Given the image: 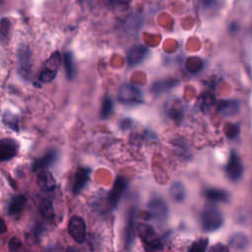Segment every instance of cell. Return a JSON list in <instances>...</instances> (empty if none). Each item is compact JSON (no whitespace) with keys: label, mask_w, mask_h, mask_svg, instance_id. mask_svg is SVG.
I'll use <instances>...</instances> for the list:
<instances>
[{"label":"cell","mask_w":252,"mask_h":252,"mask_svg":"<svg viewBox=\"0 0 252 252\" xmlns=\"http://www.w3.org/2000/svg\"><path fill=\"white\" fill-rule=\"evenodd\" d=\"M222 222H223L222 215L218 208L214 206H208L202 211L201 224L204 230L206 231L217 230L222 225Z\"/></svg>","instance_id":"6da1fadb"},{"label":"cell","mask_w":252,"mask_h":252,"mask_svg":"<svg viewBox=\"0 0 252 252\" xmlns=\"http://www.w3.org/2000/svg\"><path fill=\"white\" fill-rule=\"evenodd\" d=\"M137 227L141 239L144 241V243H146L147 246L151 247L152 249L160 248V240L158 237L155 230L152 228V226L146 223H139Z\"/></svg>","instance_id":"52a82bcc"},{"label":"cell","mask_w":252,"mask_h":252,"mask_svg":"<svg viewBox=\"0 0 252 252\" xmlns=\"http://www.w3.org/2000/svg\"><path fill=\"white\" fill-rule=\"evenodd\" d=\"M3 122L8 126L10 127L11 129L15 130V131H18L19 127H18V118L15 114H13L12 112L10 111H6L3 115Z\"/></svg>","instance_id":"7402d4cb"},{"label":"cell","mask_w":252,"mask_h":252,"mask_svg":"<svg viewBox=\"0 0 252 252\" xmlns=\"http://www.w3.org/2000/svg\"><path fill=\"white\" fill-rule=\"evenodd\" d=\"M127 180L123 177V176H118L116 178V180L114 181L113 187L109 193V202L112 206H116L117 203L119 202L122 194L124 193V191L127 188Z\"/></svg>","instance_id":"30bf717a"},{"label":"cell","mask_w":252,"mask_h":252,"mask_svg":"<svg viewBox=\"0 0 252 252\" xmlns=\"http://www.w3.org/2000/svg\"><path fill=\"white\" fill-rule=\"evenodd\" d=\"M39 212L40 215L47 220H53L54 219V210H53V206L50 200L48 199H43L41 200V202L39 203Z\"/></svg>","instance_id":"ffe728a7"},{"label":"cell","mask_w":252,"mask_h":252,"mask_svg":"<svg viewBox=\"0 0 252 252\" xmlns=\"http://www.w3.org/2000/svg\"><path fill=\"white\" fill-rule=\"evenodd\" d=\"M206 197L214 202H227L230 198V195L227 191L217 188H210L205 192Z\"/></svg>","instance_id":"e0dca14e"},{"label":"cell","mask_w":252,"mask_h":252,"mask_svg":"<svg viewBox=\"0 0 252 252\" xmlns=\"http://www.w3.org/2000/svg\"><path fill=\"white\" fill-rule=\"evenodd\" d=\"M207 245H208V239L207 238H201L199 240H197L196 242H194L190 248V250L193 251H204L207 249Z\"/></svg>","instance_id":"d4e9b609"},{"label":"cell","mask_w":252,"mask_h":252,"mask_svg":"<svg viewBox=\"0 0 252 252\" xmlns=\"http://www.w3.org/2000/svg\"><path fill=\"white\" fill-rule=\"evenodd\" d=\"M68 232L70 236L78 243H82L86 239V223L85 220L79 217L74 216L70 219L68 224Z\"/></svg>","instance_id":"5b68a950"},{"label":"cell","mask_w":252,"mask_h":252,"mask_svg":"<svg viewBox=\"0 0 252 252\" xmlns=\"http://www.w3.org/2000/svg\"><path fill=\"white\" fill-rule=\"evenodd\" d=\"M133 212L131 213V218L129 219V222H128V226L126 229V243L129 244L132 242L133 239Z\"/></svg>","instance_id":"484cf974"},{"label":"cell","mask_w":252,"mask_h":252,"mask_svg":"<svg viewBox=\"0 0 252 252\" xmlns=\"http://www.w3.org/2000/svg\"><path fill=\"white\" fill-rule=\"evenodd\" d=\"M239 133V126L237 124H229L226 127V135L229 138H234Z\"/></svg>","instance_id":"4316f807"},{"label":"cell","mask_w":252,"mask_h":252,"mask_svg":"<svg viewBox=\"0 0 252 252\" xmlns=\"http://www.w3.org/2000/svg\"><path fill=\"white\" fill-rule=\"evenodd\" d=\"M56 158H57V153L55 151H49L47 152L43 157L35 159L32 166V170L33 171H40V170H43L45 169L46 167L50 166L55 160H56Z\"/></svg>","instance_id":"2e32d148"},{"label":"cell","mask_w":252,"mask_h":252,"mask_svg":"<svg viewBox=\"0 0 252 252\" xmlns=\"http://www.w3.org/2000/svg\"><path fill=\"white\" fill-rule=\"evenodd\" d=\"M64 60V67L66 70V74L69 80H73L76 75V64L71 52H66L63 57Z\"/></svg>","instance_id":"ac0fdd59"},{"label":"cell","mask_w":252,"mask_h":252,"mask_svg":"<svg viewBox=\"0 0 252 252\" xmlns=\"http://www.w3.org/2000/svg\"><path fill=\"white\" fill-rule=\"evenodd\" d=\"M118 98L124 104L136 105L143 101V94L137 87L130 84H124L119 89Z\"/></svg>","instance_id":"7a4b0ae2"},{"label":"cell","mask_w":252,"mask_h":252,"mask_svg":"<svg viewBox=\"0 0 252 252\" xmlns=\"http://www.w3.org/2000/svg\"><path fill=\"white\" fill-rule=\"evenodd\" d=\"M149 214L157 221H164L168 217V208L163 199L154 197L148 204Z\"/></svg>","instance_id":"277c9868"},{"label":"cell","mask_w":252,"mask_h":252,"mask_svg":"<svg viewBox=\"0 0 252 252\" xmlns=\"http://www.w3.org/2000/svg\"><path fill=\"white\" fill-rule=\"evenodd\" d=\"M221 115L231 117L236 115L240 111V102L237 99H225L221 100L218 106Z\"/></svg>","instance_id":"4fadbf2b"},{"label":"cell","mask_w":252,"mask_h":252,"mask_svg":"<svg viewBox=\"0 0 252 252\" xmlns=\"http://www.w3.org/2000/svg\"><path fill=\"white\" fill-rule=\"evenodd\" d=\"M169 194L174 201L182 202L186 196V191H185L184 185L181 182L173 183L169 188Z\"/></svg>","instance_id":"d6986e66"},{"label":"cell","mask_w":252,"mask_h":252,"mask_svg":"<svg viewBox=\"0 0 252 252\" xmlns=\"http://www.w3.org/2000/svg\"><path fill=\"white\" fill-rule=\"evenodd\" d=\"M18 72L23 78H28L32 71V53L31 50L23 46L18 51Z\"/></svg>","instance_id":"ba28073f"},{"label":"cell","mask_w":252,"mask_h":252,"mask_svg":"<svg viewBox=\"0 0 252 252\" xmlns=\"http://www.w3.org/2000/svg\"><path fill=\"white\" fill-rule=\"evenodd\" d=\"M113 109V102L112 99L108 96H105L103 101H102V105H101V109H100V116L101 118H107L110 113L112 112Z\"/></svg>","instance_id":"cb8c5ba5"},{"label":"cell","mask_w":252,"mask_h":252,"mask_svg":"<svg viewBox=\"0 0 252 252\" xmlns=\"http://www.w3.org/2000/svg\"><path fill=\"white\" fill-rule=\"evenodd\" d=\"M148 52L144 45H135L127 53V62L131 66H135L143 61Z\"/></svg>","instance_id":"9a60e30c"},{"label":"cell","mask_w":252,"mask_h":252,"mask_svg":"<svg viewBox=\"0 0 252 252\" xmlns=\"http://www.w3.org/2000/svg\"><path fill=\"white\" fill-rule=\"evenodd\" d=\"M8 245H9V250L16 251V250H19L22 247V242L18 237H13L9 241Z\"/></svg>","instance_id":"83f0119b"},{"label":"cell","mask_w":252,"mask_h":252,"mask_svg":"<svg viewBox=\"0 0 252 252\" xmlns=\"http://www.w3.org/2000/svg\"><path fill=\"white\" fill-rule=\"evenodd\" d=\"M90 173H91V170L86 167H81L76 171L73 184H72V190L75 194L80 193L81 190L85 187V185L89 181Z\"/></svg>","instance_id":"7c38bea8"},{"label":"cell","mask_w":252,"mask_h":252,"mask_svg":"<svg viewBox=\"0 0 252 252\" xmlns=\"http://www.w3.org/2000/svg\"><path fill=\"white\" fill-rule=\"evenodd\" d=\"M7 231V226L5 221L0 218V234H3Z\"/></svg>","instance_id":"f1b7e54d"},{"label":"cell","mask_w":252,"mask_h":252,"mask_svg":"<svg viewBox=\"0 0 252 252\" xmlns=\"http://www.w3.org/2000/svg\"><path fill=\"white\" fill-rule=\"evenodd\" d=\"M26 204V197L24 195H16L11 198L8 203L7 213L10 217L17 219L21 216Z\"/></svg>","instance_id":"8fae6325"},{"label":"cell","mask_w":252,"mask_h":252,"mask_svg":"<svg viewBox=\"0 0 252 252\" xmlns=\"http://www.w3.org/2000/svg\"><path fill=\"white\" fill-rule=\"evenodd\" d=\"M225 172L228 178L232 181H237L243 173V164L240 157L236 152H231L225 166Z\"/></svg>","instance_id":"8992f818"},{"label":"cell","mask_w":252,"mask_h":252,"mask_svg":"<svg viewBox=\"0 0 252 252\" xmlns=\"http://www.w3.org/2000/svg\"><path fill=\"white\" fill-rule=\"evenodd\" d=\"M248 240L245 236V234L243 233H235L231 236L230 240H229V244L237 249H242L246 246Z\"/></svg>","instance_id":"44dd1931"},{"label":"cell","mask_w":252,"mask_h":252,"mask_svg":"<svg viewBox=\"0 0 252 252\" xmlns=\"http://www.w3.org/2000/svg\"><path fill=\"white\" fill-rule=\"evenodd\" d=\"M202 66H203L202 60L200 58H198V57H191L186 62L187 70L189 72H192V73L199 72L202 69Z\"/></svg>","instance_id":"603a6c76"},{"label":"cell","mask_w":252,"mask_h":252,"mask_svg":"<svg viewBox=\"0 0 252 252\" xmlns=\"http://www.w3.org/2000/svg\"><path fill=\"white\" fill-rule=\"evenodd\" d=\"M18 143L14 139H0V161L13 158L18 154Z\"/></svg>","instance_id":"9c48e42d"},{"label":"cell","mask_w":252,"mask_h":252,"mask_svg":"<svg viewBox=\"0 0 252 252\" xmlns=\"http://www.w3.org/2000/svg\"><path fill=\"white\" fill-rule=\"evenodd\" d=\"M61 64V55L58 51L52 53V55L47 59L44 67L40 73L39 80L42 83L51 82L57 75L58 69Z\"/></svg>","instance_id":"3957f363"},{"label":"cell","mask_w":252,"mask_h":252,"mask_svg":"<svg viewBox=\"0 0 252 252\" xmlns=\"http://www.w3.org/2000/svg\"><path fill=\"white\" fill-rule=\"evenodd\" d=\"M37 184L41 190L45 192H51L56 187V181L53 175L46 170H40L37 175Z\"/></svg>","instance_id":"5bb4252c"}]
</instances>
